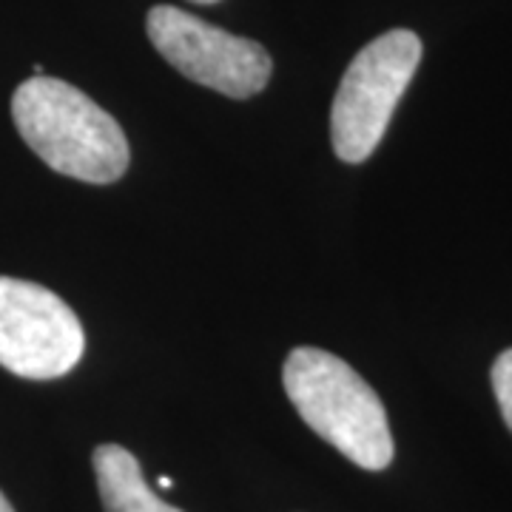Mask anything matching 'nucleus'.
I'll list each match as a JSON object with an SVG mask.
<instances>
[{"mask_svg":"<svg viewBox=\"0 0 512 512\" xmlns=\"http://www.w3.org/2000/svg\"><path fill=\"white\" fill-rule=\"evenodd\" d=\"M12 117L26 146L57 174L97 185L126 174L123 128L72 83L46 74L23 80L12 94Z\"/></svg>","mask_w":512,"mask_h":512,"instance_id":"1","label":"nucleus"},{"mask_svg":"<svg viewBox=\"0 0 512 512\" xmlns=\"http://www.w3.org/2000/svg\"><path fill=\"white\" fill-rule=\"evenodd\" d=\"M282 384L302 421L356 467L379 473L393 461L382 399L345 359L322 348H296L285 359Z\"/></svg>","mask_w":512,"mask_h":512,"instance_id":"2","label":"nucleus"},{"mask_svg":"<svg viewBox=\"0 0 512 512\" xmlns=\"http://www.w3.org/2000/svg\"><path fill=\"white\" fill-rule=\"evenodd\" d=\"M421 63V40L393 29L353 57L330 109V143L339 160L365 163L382 143L390 117Z\"/></svg>","mask_w":512,"mask_h":512,"instance_id":"3","label":"nucleus"},{"mask_svg":"<svg viewBox=\"0 0 512 512\" xmlns=\"http://www.w3.org/2000/svg\"><path fill=\"white\" fill-rule=\"evenodd\" d=\"M154 49L188 80L245 100L259 94L274 72V60L256 40L211 26L177 6H154L146 18Z\"/></svg>","mask_w":512,"mask_h":512,"instance_id":"4","label":"nucleus"},{"mask_svg":"<svg viewBox=\"0 0 512 512\" xmlns=\"http://www.w3.org/2000/svg\"><path fill=\"white\" fill-rule=\"evenodd\" d=\"M86 333L55 291L0 276V367L20 379L49 382L83 359Z\"/></svg>","mask_w":512,"mask_h":512,"instance_id":"5","label":"nucleus"},{"mask_svg":"<svg viewBox=\"0 0 512 512\" xmlns=\"http://www.w3.org/2000/svg\"><path fill=\"white\" fill-rule=\"evenodd\" d=\"M94 478L106 512H183L165 504L148 487L137 456L120 444H100L94 450Z\"/></svg>","mask_w":512,"mask_h":512,"instance_id":"6","label":"nucleus"},{"mask_svg":"<svg viewBox=\"0 0 512 512\" xmlns=\"http://www.w3.org/2000/svg\"><path fill=\"white\" fill-rule=\"evenodd\" d=\"M490 379H493L495 399H498V407H501L504 424L510 427L512 433V348L504 350V353L495 359Z\"/></svg>","mask_w":512,"mask_h":512,"instance_id":"7","label":"nucleus"},{"mask_svg":"<svg viewBox=\"0 0 512 512\" xmlns=\"http://www.w3.org/2000/svg\"><path fill=\"white\" fill-rule=\"evenodd\" d=\"M157 484H160L163 490H171V487H174V481H171V478H168V476H160V478H157Z\"/></svg>","mask_w":512,"mask_h":512,"instance_id":"8","label":"nucleus"},{"mask_svg":"<svg viewBox=\"0 0 512 512\" xmlns=\"http://www.w3.org/2000/svg\"><path fill=\"white\" fill-rule=\"evenodd\" d=\"M0 512H15V510H12V504L6 501V495H3V493H0Z\"/></svg>","mask_w":512,"mask_h":512,"instance_id":"9","label":"nucleus"},{"mask_svg":"<svg viewBox=\"0 0 512 512\" xmlns=\"http://www.w3.org/2000/svg\"><path fill=\"white\" fill-rule=\"evenodd\" d=\"M191 3H217V0H191Z\"/></svg>","mask_w":512,"mask_h":512,"instance_id":"10","label":"nucleus"}]
</instances>
